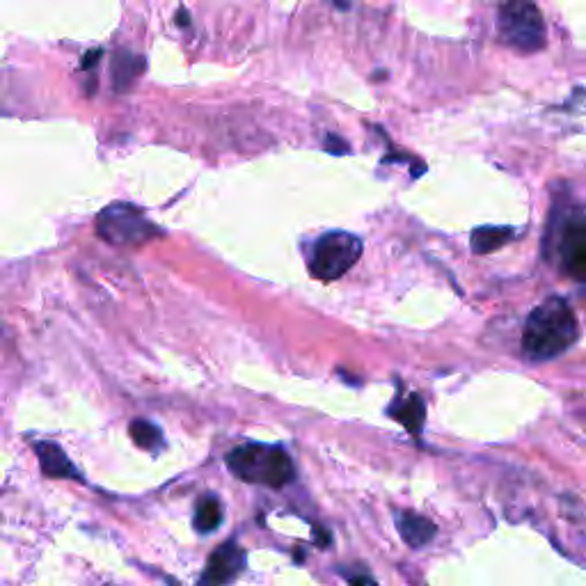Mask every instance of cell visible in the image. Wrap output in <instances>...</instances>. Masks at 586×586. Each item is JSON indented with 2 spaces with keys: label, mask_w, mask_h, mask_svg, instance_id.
<instances>
[{
  "label": "cell",
  "mask_w": 586,
  "mask_h": 586,
  "mask_svg": "<svg viewBox=\"0 0 586 586\" xmlns=\"http://www.w3.org/2000/svg\"><path fill=\"white\" fill-rule=\"evenodd\" d=\"M513 232L511 227H477L470 236L472 243V252L477 255H490V252L504 248L506 243L513 241Z\"/></svg>",
  "instance_id": "12"
},
{
  "label": "cell",
  "mask_w": 586,
  "mask_h": 586,
  "mask_svg": "<svg viewBox=\"0 0 586 586\" xmlns=\"http://www.w3.org/2000/svg\"><path fill=\"white\" fill-rule=\"evenodd\" d=\"M99 58H101V49H97V51H90V53H85V58H83V71H90V67L97 65Z\"/></svg>",
  "instance_id": "16"
},
{
  "label": "cell",
  "mask_w": 586,
  "mask_h": 586,
  "mask_svg": "<svg viewBox=\"0 0 586 586\" xmlns=\"http://www.w3.org/2000/svg\"><path fill=\"white\" fill-rule=\"evenodd\" d=\"M362 241L348 232H328L316 241L310 259V271L316 280L332 282L358 264Z\"/></svg>",
  "instance_id": "5"
},
{
  "label": "cell",
  "mask_w": 586,
  "mask_h": 586,
  "mask_svg": "<svg viewBox=\"0 0 586 586\" xmlns=\"http://www.w3.org/2000/svg\"><path fill=\"white\" fill-rule=\"evenodd\" d=\"M243 564H245V552L239 548V545H236L234 541L220 545L218 550H213V554L207 561V568H204L202 573L200 586H229L236 577H239Z\"/></svg>",
  "instance_id": "7"
},
{
  "label": "cell",
  "mask_w": 586,
  "mask_h": 586,
  "mask_svg": "<svg viewBox=\"0 0 586 586\" xmlns=\"http://www.w3.org/2000/svg\"><path fill=\"white\" fill-rule=\"evenodd\" d=\"M557 257L566 275L586 282V216L582 211L561 218L557 229Z\"/></svg>",
  "instance_id": "6"
},
{
  "label": "cell",
  "mask_w": 586,
  "mask_h": 586,
  "mask_svg": "<svg viewBox=\"0 0 586 586\" xmlns=\"http://www.w3.org/2000/svg\"><path fill=\"white\" fill-rule=\"evenodd\" d=\"M397 529L403 541H406L410 548H424L429 545L435 534H438V527L429 518L419 516L413 511H399L397 513Z\"/></svg>",
  "instance_id": "9"
},
{
  "label": "cell",
  "mask_w": 586,
  "mask_h": 586,
  "mask_svg": "<svg viewBox=\"0 0 586 586\" xmlns=\"http://www.w3.org/2000/svg\"><path fill=\"white\" fill-rule=\"evenodd\" d=\"M323 147H326L328 154H335V156H344V154H351V149H348V142L332 136V133H328L326 140H323Z\"/></svg>",
  "instance_id": "15"
},
{
  "label": "cell",
  "mask_w": 586,
  "mask_h": 586,
  "mask_svg": "<svg viewBox=\"0 0 586 586\" xmlns=\"http://www.w3.org/2000/svg\"><path fill=\"white\" fill-rule=\"evenodd\" d=\"M177 23L179 26H190V14L184 10V7L177 12Z\"/></svg>",
  "instance_id": "18"
},
{
  "label": "cell",
  "mask_w": 586,
  "mask_h": 586,
  "mask_svg": "<svg viewBox=\"0 0 586 586\" xmlns=\"http://www.w3.org/2000/svg\"><path fill=\"white\" fill-rule=\"evenodd\" d=\"M577 321L570 305L561 298H550L529 314L522 332V351L529 360H554L577 342Z\"/></svg>",
  "instance_id": "1"
},
{
  "label": "cell",
  "mask_w": 586,
  "mask_h": 586,
  "mask_svg": "<svg viewBox=\"0 0 586 586\" xmlns=\"http://www.w3.org/2000/svg\"><path fill=\"white\" fill-rule=\"evenodd\" d=\"M129 433L140 449L154 451L158 447H163L161 431H158V426H154L152 422H147V419H136V422H131Z\"/></svg>",
  "instance_id": "14"
},
{
  "label": "cell",
  "mask_w": 586,
  "mask_h": 586,
  "mask_svg": "<svg viewBox=\"0 0 586 586\" xmlns=\"http://www.w3.org/2000/svg\"><path fill=\"white\" fill-rule=\"evenodd\" d=\"M497 33L506 46L520 53H538L548 44L543 14L534 0H500Z\"/></svg>",
  "instance_id": "3"
},
{
  "label": "cell",
  "mask_w": 586,
  "mask_h": 586,
  "mask_svg": "<svg viewBox=\"0 0 586 586\" xmlns=\"http://www.w3.org/2000/svg\"><path fill=\"white\" fill-rule=\"evenodd\" d=\"M223 522V504H220L218 497L207 495L197 502L195 509V529L202 534H211L216 532Z\"/></svg>",
  "instance_id": "13"
},
{
  "label": "cell",
  "mask_w": 586,
  "mask_h": 586,
  "mask_svg": "<svg viewBox=\"0 0 586 586\" xmlns=\"http://www.w3.org/2000/svg\"><path fill=\"white\" fill-rule=\"evenodd\" d=\"M348 582H351L353 586H374V582H371L367 575H358V573L348 575Z\"/></svg>",
  "instance_id": "17"
},
{
  "label": "cell",
  "mask_w": 586,
  "mask_h": 586,
  "mask_svg": "<svg viewBox=\"0 0 586 586\" xmlns=\"http://www.w3.org/2000/svg\"><path fill=\"white\" fill-rule=\"evenodd\" d=\"M35 454L42 463V470L46 477L53 479H74L76 477V465L69 461L65 451L53 442H37Z\"/></svg>",
  "instance_id": "10"
},
{
  "label": "cell",
  "mask_w": 586,
  "mask_h": 586,
  "mask_svg": "<svg viewBox=\"0 0 586 586\" xmlns=\"http://www.w3.org/2000/svg\"><path fill=\"white\" fill-rule=\"evenodd\" d=\"M335 5H337V7H342V10H346V7H348V0H335Z\"/></svg>",
  "instance_id": "19"
},
{
  "label": "cell",
  "mask_w": 586,
  "mask_h": 586,
  "mask_svg": "<svg viewBox=\"0 0 586 586\" xmlns=\"http://www.w3.org/2000/svg\"><path fill=\"white\" fill-rule=\"evenodd\" d=\"M390 415L406 426L408 433L419 435L424 429V419H426V406L422 397H417V394H410L408 399L397 401L394 406L390 408Z\"/></svg>",
  "instance_id": "11"
},
{
  "label": "cell",
  "mask_w": 586,
  "mask_h": 586,
  "mask_svg": "<svg viewBox=\"0 0 586 586\" xmlns=\"http://www.w3.org/2000/svg\"><path fill=\"white\" fill-rule=\"evenodd\" d=\"M147 67V60L142 58L138 53L131 51H115L113 55V65H110V71H113V87L117 94L129 92L133 85H136L138 78L142 76V71Z\"/></svg>",
  "instance_id": "8"
},
{
  "label": "cell",
  "mask_w": 586,
  "mask_h": 586,
  "mask_svg": "<svg viewBox=\"0 0 586 586\" xmlns=\"http://www.w3.org/2000/svg\"><path fill=\"white\" fill-rule=\"evenodd\" d=\"M227 465L241 481L268 488H282L296 477V467L287 451L282 447L255 445V442L229 451Z\"/></svg>",
  "instance_id": "2"
},
{
  "label": "cell",
  "mask_w": 586,
  "mask_h": 586,
  "mask_svg": "<svg viewBox=\"0 0 586 586\" xmlns=\"http://www.w3.org/2000/svg\"><path fill=\"white\" fill-rule=\"evenodd\" d=\"M97 234L113 245H142L161 236V229L140 209L117 202L99 213Z\"/></svg>",
  "instance_id": "4"
}]
</instances>
